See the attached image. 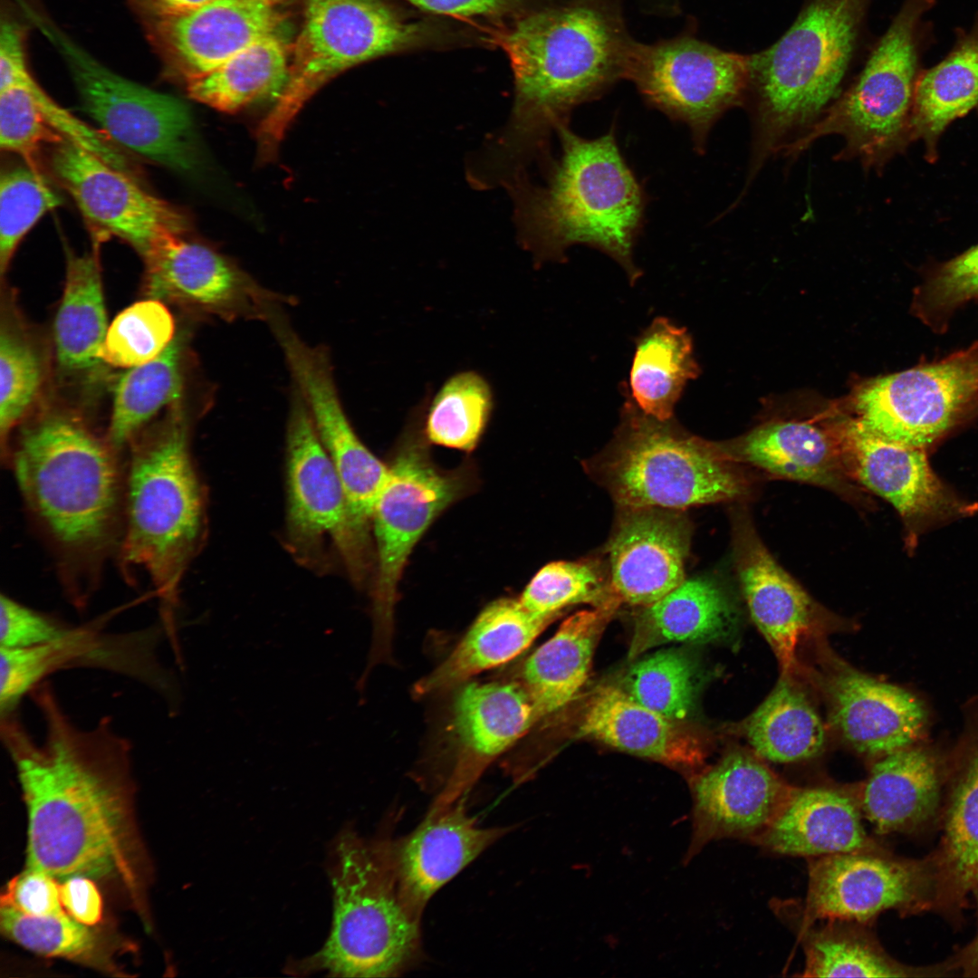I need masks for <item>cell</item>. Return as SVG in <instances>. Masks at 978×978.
Instances as JSON below:
<instances>
[{
  "label": "cell",
  "mask_w": 978,
  "mask_h": 978,
  "mask_svg": "<svg viewBox=\"0 0 978 978\" xmlns=\"http://www.w3.org/2000/svg\"><path fill=\"white\" fill-rule=\"evenodd\" d=\"M428 37L426 25L405 19L383 0H307L286 85L258 131L262 154L273 153L292 118L331 79L367 61L419 46Z\"/></svg>",
  "instance_id": "10"
},
{
  "label": "cell",
  "mask_w": 978,
  "mask_h": 978,
  "mask_svg": "<svg viewBox=\"0 0 978 978\" xmlns=\"http://www.w3.org/2000/svg\"><path fill=\"white\" fill-rule=\"evenodd\" d=\"M108 328L98 250L93 247L81 255L68 252L64 288L53 330L61 372L68 377H95L104 363L101 352Z\"/></svg>",
  "instance_id": "35"
},
{
  "label": "cell",
  "mask_w": 978,
  "mask_h": 978,
  "mask_svg": "<svg viewBox=\"0 0 978 978\" xmlns=\"http://www.w3.org/2000/svg\"><path fill=\"white\" fill-rule=\"evenodd\" d=\"M175 322L163 302H138L109 326L101 357L104 363L130 369L158 357L174 340Z\"/></svg>",
  "instance_id": "47"
},
{
  "label": "cell",
  "mask_w": 978,
  "mask_h": 978,
  "mask_svg": "<svg viewBox=\"0 0 978 978\" xmlns=\"http://www.w3.org/2000/svg\"><path fill=\"white\" fill-rule=\"evenodd\" d=\"M0 926L10 940L34 954L102 965L103 950L97 935L66 911L55 916H34L1 904Z\"/></svg>",
  "instance_id": "46"
},
{
  "label": "cell",
  "mask_w": 978,
  "mask_h": 978,
  "mask_svg": "<svg viewBox=\"0 0 978 978\" xmlns=\"http://www.w3.org/2000/svg\"><path fill=\"white\" fill-rule=\"evenodd\" d=\"M179 405L128 446L124 524L116 555L126 580L131 582L136 570L148 574L166 612L177 602L205 524L203 491Z\"/></svg>",
  "instance_id": "5"
},
{
  "label": "cell",
  "mask_w": 978,
  "mask_h": 978,
  "mask_svg": "<svg viewBox=\"0 0 978 978\" xmlns=\"http://www.w3.org/2000/svg\"><path fill=\"white\" fill-rule=\"evenodd\" d=\"M429 395L410 414L373 512L378 572L369 657L374 661L389 654L398 585L412 549L465 487L464 476L439 471L427 455L421 427Z\"/></svg>",
  "instance_id": "11"
},
{
  "label": "cell",
  "mask_w": 978,
  "mask_h": 978,
  "mask_svg": "<svg viewBox=\"0 0 978 978\" xmlns=\"http://www.w3.org/2000/svg\"><path fill=\"white\" fill-rule=\"evenodd\" d=\"M277 5L273 0H211L142 24L166 71L187 83L276 34L283 22Z\"/></svg>",
  "instance_id": "20"
},
{
  "label": "cell",
  "mask_w": 978,
  "mask_h": 978,
  "mask_svg": "<svg viewBox=\"0 0 978 978\" xmlns=\"http://www.w3.org/2000/svg\"><path fill=\"white\" fill-rule=\"evenodd\" d=\"M74 658L72 631L62 638L35 647L0 648L1 715L14 713L22 697L54 669Z\"/></svg>",
  "instance_id": "51"
},
{
  "label": "cell",
  "mask_w": 978,
  "mask_h": 978,
  "mask_svg": "<svg viewBox=\"0 0 978 978\" xmlns=\"http://www.w3.org/2000/svg\"><path fill=\"white\" fill-rule=\"evenodd\" d=\"M836 440L848 477L898 513L908 551L929 530L978 513V503L960 496L935 474L925 449L879 436L858 420Z\"/></svg>",
  "instance_id": "16"
},
{
  "label": "cell",
  "mask_w": 978,
  "mask_h": 978,
  "mask_svg": "<svg viewBox=\"0 0 978 978\" xmlns=\"http://www.w3.org/2000/svg\"><path fill=\"white\" fill-rule=\"evenodd\" d=\"M856 408L872 432L926 450L978 413V341L870 380L858 392Z\"/></svg>",
  "instance_id": "14"
},
{
  "label": "cell",
  "mask_w": 978,
  "mask_h": 978,
  "mask_svg": "<svg viewBox=\"0 0 978 978\" xmlns=\"http://www.w3.org/2000/svg\"><path fill=\"white\" fill-rule=\"evenodd\" d=\"M743 728L755 753L774 762L810 759L825 743L820 715L787 675L749 716Z\"/></svg>",
  "instance_id": "42"
},
{
  "label": "cell",
  "mask_w": 978,
  "mask_h": 978,
  "mask_svg": "<svg viewBox=\"0 0 978 978\" xmlns=\"http://www.w3.org/2000/svg\"><path fill=\"white\" fill-rule=\"evenodd\" d=\"M830 719L855 750L884 756L912 745L925 723L924 705L911 693L851 669L828 681Z\"/></svg>",
  "instance_id": "28"
},
{
  "label": "cell",
  "mask_w": 978,
  "mask_h": 978,
  "mask_svg": "<svg viewBox=\"0 0 978 978\" xmlns=\"http://www.w3.org/2000/svg\"><path fill=\"white\" fill-rule=\"evenodd\" d=\"M688 522L678 510L624 508L609 541L610 587L634 606H648L686 580Z\"/></svg>",
  "instance_id": "24"
},
{
  "label": "cell",
  "mask_w": 978,
  "mask_h": 978,
  "mask_svg": "<svg viewBox=\"0 0 978 978\" xmlns=\"http://www.w3.org/2000/svg\"><path fill=\"white\" fill-rule=\"evenodd\" d=\"M736 612L714 580H685L664 597L644 607L638 617L629 658L670 642L707 643L730 634Z\"/></svg>",
  "instance_id": "36"
},
{
  "label": "cell",
  "mask_w": 978,
  "mask_h": 978,
  "mask_svg": "<svg viewBox=\"0 0 978 978\" xmlns=\"http://www.w3.org/2000/svg\"><path fill=\"white\" fill-rule=\"evenodd\" d=\"M949 763L942 814V835L930 853L936 874L935 910L958 922L973 906L978 915V717Z\"/></svg>",
  "instance_id": "25"
},
{
  "label": "cell",
  "mask_w": 978,
  "mask_h": 978,
  "mask_svg": "<svg viewBox=\"0 0 978 978\" xmlns=\"http://www.w3.org/2000/svg\"><path fill=\"white\" fill-rule=\"evenodd\" d=\"M978 298V244L941 264L917 288L913 311L934 331L942 332L953 313Z\"/></svg>",
  "instance_id": "50"
},
{
  "label": "cell",
  "mask_w": 978,
  "mask_h": 978,
  "mask_svg": "<svg viewBox=\"0 0 978 978\" xmlns=\"http://www.w3.org/2000/svg\"><path fill=\"white\" fill-rule=\"evenodd\" d=\"M143 290L149 299L215 312H230L256 299L258 290L212 249L168 233L142 255Z\"/></svg>",
  "instance_id": "29"
},
{
  "label": "cell",
  "mask_w": 978,
  "mask_h": 978,
  "mask_svg": "<svg viewBox=\"0 0 978 978\" xmlns=\"http://www.w3.org/2000/svg\"><path fill=\"white\" fill-rule=\"evenodd\" d=\"M424 10L460 17H501L517 12L526 0H406Z\"/></svg>",
  "instance_id": "56"
},
{
  "label": "cell",
  "mask_w": 978,
  "mask_h": 978,
  "mask_svg": "<svg viewBox=\"0 0 978 978\" xmlns=\"http://www.w3.org/2000/svg\"><path fill=\"white\" fill-rule=\"evenodd\" d=\"M868 0H810L789 30L747 56L753 138L747 182L807 130L833 100Z\"/></svg>",
  "instance_id": "6"
},
{
  "label": "cell",
  "mask_w": 978,
  "mask_h": 978,
  "mask_svg": "<svg viewBox=\"0 0 978 978\" xmlns=\"http://www.w3.org/2000/svg\"><path fill=\"white\" fill-rule=\"evenodd\" d=\"M61 901L65 911L76 921L92 926L102 916V899L91 877L72 876L60 885Z\"/></svg>",
  "instance_id": "55"
},
{
  "label": "cell",
  "mask_w": 978,
  "mask_h": 978,
  "mask_svg": "<svg viewBox=\"0 0 978 978\" xmlns=\"http://www.w3.org/2000/svg\"><path fill=\"white\" fill-rule=\"evenodd\" d=\"M141 22L192 9L211 0H127Z\"/></svg>",
  "instance_id": "57"
},
{
  "label": "cell",
  "mask_w": 978,
  "mask_h": 978,
  "mask_svg": "<svg viewBox=\"0 0 978 978\" xmlns=\"http://www.w3.org/2000/svg\"><path fill=\"white\" fill-rule=\"evenodd\" d=\"M33 692L45 724L42 743L14 712L1 715L28 813L26 867L62 881L126 873L130 744L107 718L76 725L49 686Z\"/></svg>",
  "instance_id": "1"
},
{
  "label": "cell",
  "mask_w": 978,
  "mask_h": 978,
  "mask_svg": "<svg viewBox=\"0 0 978 978\" xmlns=\"http://www.w3.org/2000/svg\"><path fill=\"white\" fill-rule=\"evenodd\" d=\"M692 837L685 862L709 842H753L771 825L793 788L748 753H729L695 777Z\"/></svg>",
  "instance_id": "21"
},
{
  "label": "cell",
  "mask_w": 978,
  "mask_h": 978,
  "mask_svg": "<svg viewBox=\"0 0 978 978\" xmlns=\"http://www.w3.org/2000/svg\"><path fill=\"white\" fill-rule=\"evenodd\" d=\"M389 840L384 835L367 840L352 828L334 839L329 860L331 929L318 952L287 965L290 974L395 977L419 961L420 922L400 902Z\"/></svg>",
  "instance_id": "7"
},
{
  "label": "cell",
  "mask_w": 978,
  "mask_h": 978,
  "mask_svg": "<svg viewBox=\"0 0 978 978\" xmlns=\"http://www.w3.org/2000/svg\"><path fill=\"white\" fill-rule=\"evenodd\" d=\"M42 28L66 59L85 111L112 142L174 170L194 166L193 123L182 101L111 72L55 28Z\"/></svg>",
  "instance_id": "13"
},
{
  "label": "cell",
  "mask_w": 978,
  "mask_h": 978,
  "mask_svg": "<svg viewBox=\"0 0 978 978\" xmlns=\"http://www.w3.org/2000/svg\"><path fill=\"white\" fill-rule=\"evenodd\" d=\"M513 829V826H477V819L468 814L461 799L445 808H430L413 831L390 839L398 896L408 914L421 922L433 895Z\"/></svg>",
  "instance_id": "22"
},
{
  "label": "cell",
  "mask_w": 978,
  "mask_h": 978,
  "mask_svg": "<svg viewBox=\"0 0 978 978\" xmlns=\"http://www.w3.org/2000/svg\"><path fill=\"white\" fill-rule=\"evenodd\" d=\"M62 203L36 166L26 163L0 177V271L4 276L25 235Z\"/></svg>",
  "instance_id": "48"
},
{
  "label": "cell",
  "mask_w": 978,
  "mask_h": 978,
  "mask_svg": "<svg viewBox=\"0 0 978 978\" xmlns=\"http://www.w3.org/2000/svg\"><path fill=\"white\" fill-rule=\"evenodd\" d=\"M622 601L617 596L567 618L524 662L521 683L538 720L568 705L586 683L596 646Z\"/></svg>",
  "instance_id": "32"
},
{
  "label": "cell",
  "mask_w": 978,
  "mask_h": 978,
  "mask_svg": "<svg viewBox=\"0 0 978 978\" xmlns=\"http://www.w3.org/2000/svg\"><path fill=\"white\" fill-rule=\"evenodd\" d=\"M978 109V14L972 26L957 30L950 52L921 72L916 86L911 139L930 150L955 120Z\"/></svg>",
  "instance_id": "37"
},
{
  "label": "cell",
  "mask_w": 978,
  "mask_h": 978,
  "mask_svg": "<svg viewBox=\"0 0 978 978\" xmlns=\"http://www.w3.org/2000/svg\"><path fill=\"white\" fill-rule=\"evenodd\" d=\"M698 373L686 329L666 318H656L637 340L630 398L645 414L669 420L686 385Z\"/></svg>",
  "instance_id": "38"
},
{
  "label": "cell",
  "mask_w": 978,
  "mask_h": 978,
  "mask_svg": "<svg viewBox=\"0 0 978 978\" xmlns=\"http://www.w3.org/2000/svg\"><path fill=\"white\" fill-rule=\"evenodd\" d=\"M272 325L319 438L342 483L352 530L366 544L369 522L389 467L365 446L351 427L326 356L306 345L281 318L274 319Z\"/></svg>",
  "instance_id": "17"
},
{
  "label": "cell",
  "mask_w": 978,
  "mask_h": 978,
  "mask_svg": "<svg viewBox=\"0 0 978 978\" xmlns=\"http://www.w3.org/2000/svg\"><path fill=\"white\" fill-rule=\"evenodd\" d=\"M183 350L179 334L158 357L130 368L118 380L105 436L119 451L128 447L160 410L180 404Z\"/></svg>",
  "instance_id": "41"
},
{
  "label": "cell",
  "mask_w": 978,
  "mask_h": 978,
  "mask_svg": "<svg viewBox=\"0 0 978 978\" xmlns=\"http://www.w3.org/2000/svg\"><path fill=\"white\" fill-rule=\"evenodd\" d=\"M606 484L624 508H684L730 501L746 479L712 444L642 412L626 399L617 436L603 462Z\"/></svg>",
  "instance_id": "9"
},
{
  "label": "cell",
  "mask_w": 978,
  "mask_h": 978,
  "mask_svg": "<svg viewBox=\"0 0 978 978\" xmlns=\"http://www.w3.org/2000/svg\"><path fill=\"white\" fill-rule=\"evenodd\" d=\"M494 406L492 387L483 375L457 372L428 400L424 434L433 444L471 452L484 434Z\"/></svg>",
  "instance_id": "43"
},
{
  "label": "cell",
  "mask_w": 978,
  "mask_h": 978,
  "mask_svg": "<svg viewBox=\"0 0 978 978\" xmlns=\"http://www.w3.org/2000/svg\"><path fill=\"white\" fill-rule=\"evenodd\" d=\"M72 629L9 596L1 595V647L21 648L48 644L62 638Z\"/></svg>",
  "instance_id": "53"
},
{
  "label": "cell",
  "mask_w": 978,
  "mask_h": 978,
  "mask_svg": "<svg viewBox=\"0 0 978 978\" xmlns=\"http://www.w3.org/2000/svg\"><path fill=\"white\" fill-rule=\"evenodd\" d=\"M949 765L925 747L882 756L858 789L862 813L881 835L919 833L938 825Z\"/></svg>",
  "instance_id": "27"
},
{
  "label": "cell",
  "mask_w": 978,
  "mask_h": 978,
  "mask_svg": "<svg viewBox=\"0 0 978 978\" xmlns=\"http://www.w3.org/2000/svg\"><path fill=\"white\" fill-rule=\"evenodd\" d=\"M934 5L906 0L852 85L781 152L796 157L817 139L839 135L844 146L835 158L877 170L902 149L911 139L915 91L931 36L925 14Z\"/></svg>",
  "instance_id": "8"
},
{
  "label": "cell",
  "mask_w": 978,
  "mask_h": 978,
  "mask_svg": "<svg viewBox=\"0 0 978 978\" xmlns=\"http://www.w3.org/2000/svg\"><path fill=\"white\" fill-rule=\"evenodd\" d=\"M716 446L732 462L848 495L856 493L842 466L836 439L808 423L766 424L731 446Z\"/></svg>",
  "instance_id": "33"
},
{
  "label": "cell",
  "mask_w": 978,
  "mask_h": 978,
  "mask_svg": "<svg viewBox=\"0 0 978 978\" xmlns=\"http://www.w3.org/2000/svg\"><path fill=\"white\" fill-rule=\"evenodd\" d=\"M554 619L536 615L521 601L503 598L479 614L451 654L415 686L417 695L442 692L524 651Z\"/></svg>",
  "instance_id": "34"
},
{
  "label": "cell",
  "mask_w": 978,
  "mask_h": 978,
  "mask_svg": "<svg viewBox=\"0 0 978 978\" xmlns=\"http://www.w3.org/2000/svg\"><path fill=\"white\" fill-rule=\"evenodd\" d=\"M865 925L828 920L823 927L810 931L803 940L806 957L802 976L924 977L951 973L945 961L923 967L896 961Z\"/></svg>",
  "instance_id": "40"
},
{
  "label": "cell",
  "mask_w": 978,
  "mask_h": 978,
  "mask_svg": "<svg viewBox=\"0 0 978 978\" xmlns=\"http://www.w3.org/2000/svg\"><path fill=\"white\" fill-rule=\"evenodd\" d=\"M951 968L966 977H978V934L964 948L948 958Z\"/></svg>",
  "instance_id": "58"
},
{
  "label": "cell",
  "mask_w": 978,
  "mask_h": 978,
  "mask_svg": "<svg viewBox=\"0 0 978 978\" xmlns=\"http://www.w3.org/2000/svg\"><path fill=\"white\" fill-rule=\"evenodd\" d=\"M863 818L858 790L793 788L754 842L778 854L812 858L879 846L867 834Z\"/></svg>",
  "instance_id": "31"
},
{
  "label": "cell",
  "mask_w": 978,
  "mask_h": 978,
  "mask_svg": "<svg viewBox=\"0 0 978 978\" xmlns=\"http://www.w3.org/2000/svg\"><path fill=\"white\" fill-rule=\"evenodd\" d=\"M51 162L86 220L102 235L125 241L141 256L162 235L186 229L185 217L173 206L75 143H57Z\"/></svg>",
  "instance_id": "18"
},
{
  "label": "cell",
  "mask_w": 978,
  "mask_h": 978,
  "mask_svg": "<svg viewBox=\"0 0 978 978\" xmlns=\"http://www.w3.org/2000/svg\"><path fill=\"white\" fill-rule=\"evenodd\" d=\"M538 721L521 682L469 683L455 697V760L430 808L464 799L486 768Z\"/></svg>",
  "instance_id": "23"
},
{
  "label": "cell",
  "mask_w": 978,
  "mask_h": 978,
  "mask_svg": "<svg viewBox=\"0 0 978 978\" xmlns=\"http://www.w3.org/2000/svg\"><path fill=\"white\" fill-rule=\"evenodd\" d=\"M615 596L595 562L554 561L534 575L519 600L529 611L555 618L570 605L591 602L599 606Z\"/></svg>",
  "instance_id": "49"
},
{
  "label": "cell",
  "mask_w": 978,
  "mask_h": 978,
  "mask_svg": "<svg viewBox=\"0 0 978 978\" xmlns=\"http://www.w3.org/2000/svg\"><path fill=\"white\" fill-rule=\"evenodd\" d=\"M734 556L751 617L788 676L795 667L798 643L817 622L819 609L776 561L746 515L736 521Z\"/></svg>",
  "instance_id": "26"
},
{
  "label": "cell",
  "mask_w": 978,
  "mask_h": 978,
  "mask_svg": "<svg viewBox=\"0 0 978 978\" xmlns=\"http://www.w3.org/2000/svg\"><path fill=\"white\" fill-rule=\"evenodd\" d=\"M300 393L287 434L288 525L297 549L331 536L355 577L366 568L365 546L355 535L340 478L323 447Z\"/></svg>",
  "instance_id": "19"
},
{
  "label": "cell",
  "mask_w": 978,
  "mask_h": 978,
  "mask_svg": "<svg viewBox=\"0 0 978 978\" xmlns=\"http://www.w3.org/2000/svg\"><path fill=\"white\" fill-rule=\"evenodd\" d=\"M632 38L608 0H572L532 12L495 34L513 73L514 100L503 129L473 170L485 186H510L525 167L547 161L549 139L576 106L624 79Z\"/></svg>",
  "instance_id": "2"
},
{
  "label": "cell",
  "mask_w": 978,
  "mask_h": 978,
  "mask_svg": "<svg viewBox=\"0 0 978 978\" xmlns=\"http://www.w3.org/2000/svg\"><path fill=\"white\" fill-rule=\"evenodd\" d=\"M644 100L686 123L698 152L713 125L748 94L747 56L719 49L688 33L642 43L631 40L625 77Z\"/></svg>",
  "instance_id": "12"
},
{
  "label": "cell",
  "mask_w": 978,
  "mask_h": 978,
  "mask_svg": "<svg viewBox=\"0 0 978 978\" xmlns=\"http://www.w3.org/2000/svg\"><path fill=\"white\" fill-rule=\"evenodd\" d=\"M936 874L931 854L907 858L881 846L814 858L809 864L804 913L816 920L868 924L887 910H935Z\"/></svg>",
  "instance_id": "15"
},
{
  "label": "cell",
  "mask_w": 978,
  "mask_h": 978,
  "mask_svg": "<svg viewBox=\"0 0 978 978\" xmlns=\"http://www.w3.org/2000/svg\"><path fill=\"white\" fill-rule=\"evenodd\" d=\"M1 904L34 916H55L65 912L58 880L44 871L27 867L9 881L2 895Z\"/></svg>",
  "instance_id": "54"
},
{
  "label": "cell",
  "mask_w": 978,
  "mask_h": 978,
  "mask_svg": "<svg viewBox=\"0 0 978 978\" xmlns=\"http://www.w3.org/2000/svg\"><path fill=\"white\" fill-rule=\"evenodd\" d=\"M291 52L277 34L259 39L211 72L187 83L195 101L225 112L281 96L286 85Z\"/></svg>",
  "instance_id": "39"
},
{
  "label": "cell",
  "mask_w": 978,
  "mask_h": 978,
  "mask_svg": "<svg viewBox=\"0 0 978 978\" xmlns=\"http://www.w3.org/2000/svg\"><path fill=\"white\" fill-rule=\"evenodd\" d=\"M699 686L694 662L685 654L666 650L635 663L620 688L641 705L677 721L692 712Z\"/></svg>",
  "instance_id": "45"
},
{
  "label": "cell",
  "mask_w": 978,
  "mask_h": 978,
  "mask_svg": "<svg viewBox=\"0 0 978 978\" xmlns=\"http://www.w3.org/2000/svg\"><path fill=\"white\" fill-rule=\"evenodd\" d=\"M64 139L48 124L36 101L23 82L0 90V147L35 166L34 157L45 142Z\"/></svg>",
  "instance_id": "52"
},
{
  "label": "cell",
  "mask_w": 978,
  "mask_h": 978,
  "mask_svg": "<svg viewBox=\"0 0 978 978\" xmlns=\"http://www.w3.org/2000/svg\"><path fill=\"white\" fill-rule=\"evenodd\" d=\"M579 734L682 770L700 766L705 750L695 732L628 696L601 686L586 702Z\"/></svg>",
  "instance_id": "30"
},
{
  "label": "cell",
  "mask_w": 978,
  "mask_h": 978,
  "mask_svg": "<svg viewBox=\"0 0 978 978\" xmlns=\"http://www.w3.org/2000/svg\"><path fill=\"white\" fill-rule=\"evenodd\" d=\"M0 330L1 455L7 459L13 430L28 416L43 381L36 344L14 317L4 311Z\"/></svg>",
  "instance_id": "44"
},
{
  "label": "cell",
  "mask_w": 978,
  "mask_h": 978,
  "mask_svg": "<svg viewBox=\"0 0 978 978\" xmlns=\"http://www.w3.org/2000/svg\"><path fill=\"white\" fill-rule=\"evenodd\" d=\"M273 1H274V2L276 3V4H278V5H279V4H282L283 2H284V1H286V0H273Z\"/></svg>",
  "instance_id": "59"
},
{
  "label": "cell",
  "mask_w": 978,
  "mask_h": 978,
  "mask_svg": "<svg viewBox=\"0 0 978 978\" xmlns=\"http://www.w3.org/2000/svg\"><path fill=\"white\" fill-rule=\"evenodd\" d=\"M556 133L561 151L545 165V182L522 179L514 197L519 240L536 263L565 261L574 244L607 254L631 283L641 275L633 249L644 219L646 197L622 157L612 128L597 139H584L568 124Z\"/></svg>",
  "instance_id": "4"
},
{
  "label": "cell",
  "mask_w": 978,
  "mask_h": 978,
  "mask_svg": "<svg viewBox=\"0 0 978 978\" xmlns=\"http://www.w3.org/2000/svg\"><path fill=\"white\" fill-rule=\"evenodd\" d=\"M6 462L66 591L82 604L121 542L126 463L120 451L80 416L52 409L22 427Z\"/></svg>",
  "instance_id": "3"
}]
</instances>
